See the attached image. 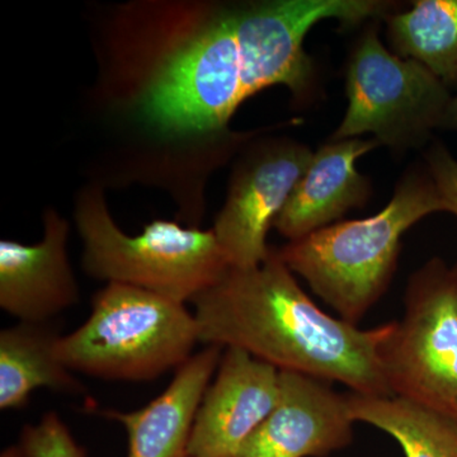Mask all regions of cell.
Returning <instances> with one entry per match:
<instances>
[{
    "label": "cell",
    "mask_w": 457,
    "mask_h": 457,
    "mask_svg": "<svg viewBox=\"0 0 457 457\" xmlns=\"http://www.w3.org/2000/svg\"><path fill=\"white\" fill-rule=\"evenodd\" d=\"M396 3L381 0H270L237 5V26L245 60L246 98L273 86H285L295 98L314 96L317 71L303 49L309 31L321 21L342 26L395 13Z\"/></svg>",
    "instance_id": "obj_8"
},
{
    "label": "cell",
    "mask_w": 457,
    "mask_h": 457,
    "mask_svg": "<svg viewBox=\"0 0 457 457\" xmlns=\"http://www.w3.org/2000/svg\"><path fill=\"white\" fill-rule=\"evenodd\" d=\"M345 119L330 141L372 134L394 152L425 146L441 129L451 90L422 64L390 53L371 25L354 45L347 71Z\"/></svg>",
    "instance_id": "obj_6"
},
{
    "label": "cell",
    "mask_w": 457,
    "mask_h": 457,
    "mask_svg": "<svg viewBox=\"0 0 457 457\" xmlns=\"http://www.w3.org/2000/svg\"><path fill=\"white\" fill-rule=\"evenodd\" d=\"M347 395L330 383L279 370L278 398L236 457H324L353 440Z\"/></svg>",
    "instance_id": "obj_10"
},
{
    "label": "cell",
    "mask_w": 457,
    "mask_h": 457,
    "mask_svg": "<svg viewBox=\"0 0 457 457\" xmlns=\"http://www.w3.org/2000/svg\"><path fill=\"white\" fill-rule=\"evenodd\" d=\"M381 146L375 139L329 141L314 152L273 228L290 242L336 224L350 210L365 206L371 182L356 168L361 156Z\"/></svg>",
    "instance_id": "obj_13"
},
{
    "label": "cell",
    "mask_w": 457,
    "mask_h": 457,
    "mask_svg": "<svg viewBox=\"0 0 457 457\" xmlns=\"http://www.w3.org/2000/svg\"><path fill=\"white\" fill-rule=\"evenodd\" d=\"M60 328L55 320L20 321L0 332V408L26 407L33 390L47 387L65 395H88L56 353Z\"/></svg>",
    "instance_id": "obj_15"
},
{
    "label": "cell",
    "mask_w": 457,
    "mask_h": 457,
    "mask_svg": "<svg viewBox=\"0 0 457 457\" xmlns=\"http://www.w3.org/2000/svg\"><path fill=\"white\" fill-rule=\"evenodd\" d=\"M380 361L393 396L457 420V286L441 258L409 278L404 315L392 321Z\"/></svg>",
    "instance_id": "obj_7"
},
{
    "label": "cell",
    "mask_w": 457,
    "mask_h": 457,
    "mask_svg": "<svg viewBox=\"0 0 457 457\" xmlns=\"http://www.w3.org/2000/svg\"><path fill=\"white\" fill-rule=\"evenodd\" d=\"M396 55L426 66L447 88H457V0H417L386 18Z\"/></svg>",
    "instance_id": "obj_16"
},
{
    "label": "cell",
    "mask_w": 457,
    "mask_h": 457,
    "mask_svg": "<svg viewBox=\"0 0 457 457\" xmlns=\"http://www.w3.org/2000/svg\"><path fill=\"white\" fill-rule=\"evenodd\" d=\"M221 356L220 345H207L176 370L170 386L146 407L101 411L125 427L128 457H188L195 418Z\"/></svg>",
    "instance_id": "obj_14"
},
{
    "label": "cell",
    "mask_w": 457,
    "mask_h": 457,
    "mask_svg": "<svg viewBox=\"0 0 457 457\" xmlns=\"http://www.w3.org/2000/svg\"><path fill=\"white\" fill-rule=\"evenodd\" d=\"M200 343L195 314L135 286L110 282L95 294L83 326L56 345L73 372L117 381H152L179 370Z\"/></svg>",
    "instance_id": "obj_3"
},
{
    "label": "cell",
    "mask_w": 457,
    "mask_h": 457,
    "mask_svg": "<svg viewBox=\"0 0 457 457\" xmlns=\"http://www.w3.org/2000/svg\"><path fill=\"white\" fill-rule=\"evenodd\" d=\"M200 343L234 347L275 366L341 383L366 396H393L380 361L392 321L374 329L327 314L270 246L252 269L228 267L192 299Z\"/></svg>",
    "instance_id": "obj_1"
},
{
    "label": "cell",
    "mask_w": 457,
    "mask_h": 457,
    "mask_svg": "<svg viewBox=\"0 0 457 457\" xmlns=\"http://www.w3.org/2000/svg\"><path fill=\"white\" fill-rule=\"evenodd\" d=\"M453 278H455V282H456V286H457V263L455 264V266L453 267Z\"/></svg>",
    "instance_id": "obj_22"
},
{
    "label": "cell",
    "mask_w": 457,
    "mask_h": 457,
    "mask_svg": "<svg viewBox=\"0 0 457 457\" xmlns=\"http://www.w3.org/2000/svg\"><path fill=\"white\" fill-rule=\"evenodd\" d=\"M44 224L38 245L0 242V306L26 323L54 320L80 300L66 248L68 221L47 210Z\"/></svg>",
    "instance_id": "obj_12"
},
{
    "label": "cell",
    "mask_w": 457,
    "mask_h": 457,
    "mask_svg": "<svg viewBox=\"0 0 457 457\" xmlns=\"http://www.w3.org/2000/svg\"><path fill=\"white\" fill-rule=\"evenodd\" d=\"M347 402L354 422L392 436L405 457H457V420L398 396L351 393Z\"/></svg>",
    "instance_id": "obj_17"
},
{
    "label": "cell",
    "mask_w": 457,
    "mask_h": 457,
    "mask_svg": "<svg viewBox=\"0 0 457 457\" xmlns=\"http://www.w3.org/2000/svg\"><path fill=\"white\" fill-rule=\"evenodd\" d=\"M0 457H23V453L22 450H21V447L17 445V446H11L3 451Z\"/></svg>",
    "instance_id": "obj_21"
},
{
    "label": "cell",
    "mask_w": 457,
    "mask_h": 457,
    "mask_svg": "<svg viewBox=\"0 0 457 457\" xmlns=\"http://www.w3.org/2000/svg\"><path fill=\"white\" fill-rule=\"evenodd\" d=\"M312 156L305 144L276 140L257 147L237 165L212 228L231 267L252 269L269 257L267 234Z\"/></svg>",
    "instance_id": "obj_9"
},
{
    "label": "cell",
    "mask_w": 457,
    "mask_h": 457,
    "mask_svg": "<svg viewBox=\"0 0 457 457\" xmlns=\"http://www.w3.org/2000/svg\"><path fill=\"white\" fill-rule=\"evenodd\" d=\"M441 130L457 132V96L451 98L441 123Z\"/></svg>",
    "instance_id": "obj_20"
},
{
    "label": "cell",
    "mask_w": 457,
    "mask_h": 457,
    "mask_svg": "<svg viewBox=\"0 0 457 457\" xmlns=\"http://www.w3.org/2000/svg\"><path fill=\"white\" fill-rule=\"evenodd\" d=\"M278 375V369L248 352L225 348L198 407L187 456L236 457L275 408Z\"/></svg>",
    "instance_id": "obj_11"
},
{
    "label": "cell",
    "mask_w": 457,
    "mask_h": 457,
    "mask_svg": "<svg viewBox=\"0 0 457 457\" xmlns=\"http://www.w3.org/2000/svg\"><path fill=\"white\" fill-rule=\"evenodd\" d=\"M426 170L447 206L457 218V159L447 146L435 143L426 153Z\"/></svg>",
    "instance_id": "obj_19"
},
{
    "label": "cell",
    "mask_w": 457,
    "mask_h": 457,
    "mask_svg": "<svg viewBox=\"0 0 457 457\" xmlns=\"http://www.w3.org/2000/svg\"><path fill=\"white\" fill-rule=\"evenodd\" d=\"M89 276L135 286L185 303L216 284L230 264L213 230L155 220L137 237L114 224L97 189L78 201L75 212Z\"/></svg>",
    "instance_id": "obj_4"
},
{
    "label": "cell",
    "mask_w": 457,
    "mask_h": 457,
    "mask_svg": "<svg viewBox=\"0 0 457 457\" xmlns=\"http://www.w3.org/2000/svg\"><path fill=\"white\" fill-rule=\"evenodd\" d=\"M18 446L23 457H87L55 411L44 414L37 425L23 427Z\"/></svg>",
    "instance_id": "obj_18"
},
{
    "label": "cell",
    "mask_w": 457,
    "mask_h": 457,
    "mask_svg": "<svg viewBox=\"0 0 457 457\" xmlns=\"http://www.w3.org/2000/svg\"><path fill=\"white\" fill-rule=\"evenodd\" d=\"M246 99L236 7L213 9L171 47L147 80L141 106L170 134L220 131Z\"/></svg>",
    "instance_id": "obj_5"
},
{
    "label": "cell",
    "mask_w": 457,
    "mask_h": 457,
    "mask_svg": "<svg viewBox=\"0 0 457 457\" xmlns=\"http://www.w3.org/2000/svg\"><path fill=\"white\" fill-rule=\"evenodd\" d=\"M447 206L426 168L402 177L389 204L370 218L338 221L278 249L294 275L357 326L392 284L403 236Z\"/></svg>",
    "instance_id": "obj_2"
}]
</instances>
